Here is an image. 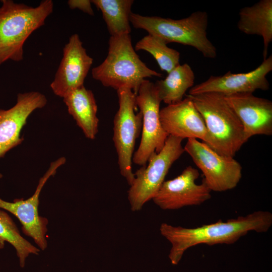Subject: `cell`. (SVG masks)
I'll return each instance as SVG.
<instances>
[{"label":"cell","instance_id":"cell-20","mask_svg":"<svg viewBox=\"0 0 272 272\" xmlns=\"http://www.w3.org/2000/svg\"><path fill=\"white\" fill-rule=\"evenodd\" d=\"M100 10L111 36L130 34V16L133 0H92Z\"/></svg>","mask_w":272,"mask_h":272},{"label":"cell","instance_id":"cell-19","mask_svg":"<svg viewBox=\"0 0 272 272\" xmlns=\"http://www.w3.org/2000/svg\"><path fill=\"white\" fill-rule=\"evenodd\" d=\"M194 80L193 70L185 63L178 65L168 73L165 79L154 84L161 101L170 105L183 99L186 92L193 86Z\"/></svg>","mask_w":272,"mask_h":272},{"label":"cell","instance_id":"cell-7","mask_svg":"<svg viewBox=\"0 0 272 272\" xmlns=\"http://www.w3.org/2000/svg\"><path fill=\"white\" fill-rule=\"evenodd\" d=\"M119 108L113 120V141L118 155L120 173L130 186L134 176L132 161L135 143L142 131V114L135 113L136 95L130 89H118Z\"/></svg>","mask_w":272,"mask_h":272},{"label":"cell","instance_id":"cell-16","mask_svg":"<svg viewBox=\"0 0 272 272\" xmlns=\"http://www.w3.org/2000/svg\"><path fill=\"white\" fill-rule=\"evenodd\" d=\"M186 97L160 109L162 126L168 135L182 140L199 139L207 143L208 134L204 120L192 100Z\"/></svg>","mask_w":272,"mask_h":272},{"label":"cell","instance_id":"cell-17","mask_svg":"<svg viewBox=\"0 0 272 272\" xmlns=\"http://www.w3.org/2000/svg\"><path fill=\"white\" fill-rule=\"evenodd\" d=\"M68 112L85 137L94 140L98 132L97 105L93 93L84 86L77 88L63 98Z\"/></svg>","mask_w":272,"mask_h":272},{"label":"cell","instance_id":"cell-9","mask_svg":"<svg viewBox=\"0 0 272 272\" xmlns=\"http://www.w3.org/2000/svg\"><path fill=\"white\" fill-rule=\"evenodd\" d=\"M161 102L155 84L144 80L135 98L136 105L142 114L141 141L132 157V162L138 165H146L152 155L162 149L168 137L160 122Z\"/></svg>","mask_w":272,"mask_h":272},{"label":"cell","instance_id":"cell-5","mask_svg":"<svg viewBox=\"0 0 272 272\" xmlns=\"http://www.w3.org/2000/svg\"><path fill=\"white\" fill-rule=\"evenodd\" d=\"M130 22L134 28L146 30L167 44L178 43L193 47L207 58L217 56V49L207 37L208 15L206 11H197L179 20L131 13Z\"/></svg>","mask_w":272,"mask_h":272},{"label":"cell","instance_id":"cell-12","mask_svg":"<svg viewBox=\"0 0 272 272\" xmlns=\"http://www.w3.org/2000/svg\"><path fill=\"white\" fill-rule=\"evenodd\" d=\"M271 71L272 55H270L250 72L232 74L228 71L223 75L211 76L206 81L191 87L188 95L217 93L228 96L238 93H253L257 90L267 91L269 88V83L266 76Z\"/></svg>","mask_w":272,"mask_h":272},{"label":"cell","instance_id":"cell-11","mask_svg":"<svg viewBox=\"0 0 272 272\" xmlns=\"http://www.w3.org/2000/svg\"><path fill=\"white\" fill-rule=\"evenodd\" d=\"M65 162V158L61 157L51 162L48 169L39 179L35 192L28 199L8 202L0 198V209H4L17 217L22 226L24 233L31 237L42 250L45 249L47 245L46 234L48 220L39 215V195L47 180Z\"/></svg>","mask_w":272,"mask_h":272},{"label":"cell","instance_id":"cell-22","mask_svg":"<svg viewBox=\"0 0 272 272\" xmlns=\"http://www.w3.org/2000/svg\"><path fill=\"white\" fill-rule=\"evenodd\" d=\"M134 49L149 52L160 69L167 74L179 64L180 53L167 46L165 42L154 35L148 34L142 38L135 44Z\"/></svg>","mask_w":272,"mask_h":272},{"label":"cell","instance_id":"cell-15","mask_svg":"<svg viewBox=\"0 0 272 272\" xmlns=\"http://www.w3.org/2000/svg\"><path fill=\"white\" fill-rule=\"evenodd\" d=\"M240 119L247 141L256 135H272V102L251 93L225 96Z\"/></svg>","mask_w":272,"mask_h":272},{"label":"cell","instance_id":"cell-3","mask_svg":"<svg viewBox=\"0 0 272 272\" xmlns=\"http://www.w3.org/2000/svg\"><path fill=\"white\" fill-rule=\"evenodd\" d=\"M0 6V65L8 60L23 59V46L36 30L44 25L52 13L53 3L44 0L33 7L12 0Z\"/></svg>","mask_w":272,"mask_h":272},{"label":"cell","instance_id":"cell-1","mask_svg":"<svg viewBox=\"0 0 272 272\" xmlns=\"http://www.w3.org/2000/svg\"><path fill=\"white\" fill-rule=\"evenodd\" d=\"M271 225L272 214L259 210L195 228L174 226L163 223L159 230L171 245L169 258L172 264L177 265L184 252L192 247L201 244L209 246L232 244L249 232H266Z\"/></svg>","mask_w":272,"mask_h":272},{"label":"cell","instance_id":"cell-10","mask_svg":"<svg viewBox=\"0 0 272 272\" xmlns=\"http://www.w3.org/2000/svg\"><path fill=\"white\" fill-rule=\"evenodd\" d=\"M199 176L197 169L188 166L179 175L164 181L152 200L163 210L202 204L211 198L212 191L203 180L200 184L196 183Z\"/></svg>","mask_w":272,"mask_h":272},{"label":"cell","instance_id":"cell-21","mask_svg":"<svg viewBox=\"0 0 272 272\" xmlns=\"http://www.w3.org/2000/svg\"><path fill=\"white\" fill-rule=\"evenodd\" d=\"M11 244L16 249L20 265L23 267L29 254L38 255L40 250L24 238L12 218L4 211L0 210V249L5 242Z\"/></svg>","mask_w":272,"mask_h":272},{"label":"cell","instance_id":"cell-8","mask_svg":"<svg viewBox=\"0 0 272 272\" xmlns=\"http://www.w3.org/2000/svg\"><path fill=\"white\" fill-rule=\"evenodd\" d=\"M183 148L202 172V180L212 191L223 192L237 186L242 168L234 157L221 155L195 139H187Z\"/></svg>","mask_w":272,"mask_h":272},{"label":"cell","instance_id":"cell-14","mask_svg":"<svg viewBox=\"0 0 272 272\" xmlns=\"http://www.w3.org/2000/svg\"><path fill=\"white\" fill-rule=\"evenodd\" d=\"M45 96L37 91L17 95L16 104L8 109H0V158L22 143L21 132L31 114L47 104ZM3 177L0 173V179Z\"/></svg>","mask_w":272,"mask_h":272},{"label":"cell","instance_id":"cell-13","mask_svg":"<svg viewBox=\"0 0 272 272\" xmlns=\"http://www.w3.org/2000/svg\"><path fill=\"white\" fill-rule=\"evenodd\" d=\"M93 62L77 34H72L63 49L62 57L50 84L53 93L63 98L74 90L84 86Z\"/></svg>","mask_w":272,"mask_h":272},{"label":"cell","instance_id":"cell-2","mask_svg":"<svg viewBox=\"0 0 272 272\" xmlns=\"http://www.w3.org/2000/svg\"><path fill=\"white\" fill-rule=\"evenodd\" d=\"M186 96L204 120L208 134L205 144L221 155L234 157L247 141L242 123L225 96L206 93Z\"/></svg>","mask_w":272,"mask_h":272},{"label":"cell","instance_id":"cell-23","mask_svg":"<svg viewBox=\"0 0 272 272\" xmlns=\"http://www.w3.org/2000/svg\"><path fill=\"white\" fill-rule=\"evenodd\" d=\"M89 0H69L67 5L71 9H78L89 15L93 16L94 12Z\"/></svg>","mask_w":272,"mask_h":272},{"label":"cell","instance_id":"cell-4","mask_svg":"<svg viewBox=\"0 0 272 272\" xmlns=\"http://www.w3.org/2000/svg\"><path fill=\"white\" fill-rule=\"evenodd\" d=\"M94 79L105 87L116 90L131 89L137 95L147 78L162 77V74L149 68L136 53L130 34L110 36L108 54L104 60L92 70Z\"/></svg>","mask_w":272,"mask_h":272},{"label":"cell","instance_id":"cell-6","mask_svg":"<svg viewBox=\"0 0 272 272\" xmlns=\"http://www.w3.org/2000/svg\"><path fill=\"white\" fill-rule=\"evenodd\" d=\"M183 140L168 135L162 149L154 153L147 164L134 173V179L127 191V197L132 211L142 210L143 206L152 199L173 164L184 152Z\"/></svg>","mask_w":272,"mask_h":272},{"label":"cell","instance_id":"cell-18","mask_svg":"<svg viewBox=\"0 0 272 272\" xmlns=\"http://www.w3.org/2000/svg\"><path fill=\"white\" fill-rule=\"evenodd\" d=\"M239 15L237 28L241 32L262 37V55L265 59L272 41V0H260L251 6L244 7L240 10Z\"/></svg>","mask_w":272,"mask_h":272}]
</instances>
